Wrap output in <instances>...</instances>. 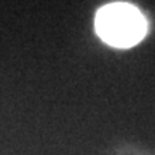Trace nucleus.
<instances>
[{"label": "nucleus", "mask_w": 155, "mask_h": 155, "mask_svg": "<svg viewBox=\"0 0 155 155\" xmlns=\"http://www.w3.org/2000/svg\"><path fill=\"white\" fill-rule=\"evenodd\" d=\"M95 29L105 43L114 48H131L144 39L147 20L135 6L112 3L98 10Z\"/></svg>", "instance_id": "obj_1"}]
</instances>
